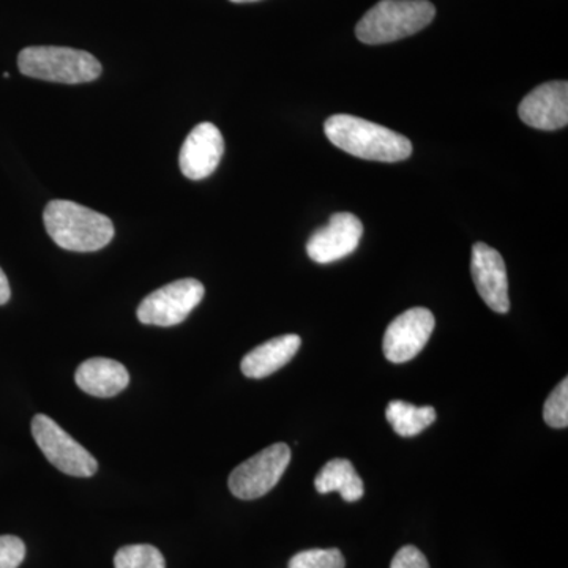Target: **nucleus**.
I'll return each instance as SVG.
<instances>
[{
  "label": "nucleus",
  "mask_w": 568,
  "mask_h": 568,
  "mask_svg": "<svg viewBox=\"0 0 568 568\" xmlns=\"http://www.w3.org/2000/svg\"><path fill=\"white\" fill-rule=\"evenodd\" d=\"M302 345L301 336L283 335L257 346L242 361V373L250 379H264L293 361Z\"/></svg>",
  "instance_id": "4468645a"
},
{
  "label": "nucleus",
  "mask_w": 568,
  "mask_h": 568,
  "mask_svg": "<svg viewBox=\"0 0 568 568\" xmlns=\"http://www.w3.org/2000/svg\"><path fill=\"white\" fill-rule=\"evenodd\" d=\"M315 487L321 495L338 491L346 503H357L364 497V481L355 473L353 463L345 458L328 462L317 474Z\"/></svg>",
  "instance_id": "2eb2a0df"
},
{
  "label": "nucleus",
  "mask_w": 568,
  "mask_h": 568,
  "mask_svg": "<svg viewBox=\"0 0 568 568\" xmlns=\"http://www.w3.org/2000/svg\"><path fill=\"white\" fill-rule=\"evenodd\" d=\"M390 568H429V564L420 549L407 545V547H403L396 552Z\"/></svg>",
  "instance_id": "412c9836"
},
{
  "label": "nucleus",
  "mask_w": 568,
  "mask_h": 568,
  "mask_svg": "<svg viewBox=\"0 0 568 568\" xmlns=\"http://www.w3.org/2000/svg\"><path fill=\"white\" fill-rule=\"evenodd\" d=\"M346 560L342 551L332 549H308L297 552L287 568H345Z\"/></svg>",
  "instance_id": "a211bd4d"
},
{
  "label": "nucleus",
  "mask_w": 568,
  "mask_h": 568,
  "mask_svg": "<svg viewBox=\"0 0 568 568\" xmlns=\"http://www.w3.org/2000/svg\"><path fill=\"white\" fill-rule=\"evenodd\" d=\"M435 17L428 0H381L358 21L355 36L365 44L392 43L420 32Z\"/></svg>",
  "instance_id": "7ed1b4c3"
},
{
  "label": "nucleus",
  "mask_w": 568,
  "mask_h": 568,
  "mask_svg": "<svg viewBox=\"0 0 568 568\" xmlns=\"http://www.w3.org/2000/svg\"><path fill=\"white\" fill-rule=\"evenodd\" d=\"M544 418L551 428H567L568 425V381H560L548 396L544 406Z\"/></svg>",
  "instance_id": "6ab92c4d"
},
{
  "label": "nucleus",
  "mask_w": 568,
  "mask_h": 568,
  "mask_svg": "<svg viewBox=\"0 0 568 568\" xmlns=\"http://www.w3.org/2000/svg\"><path fill=\"white\" fill-rule=\"evenodd\" d=\"M386 417L396 435L413 437L435 424L436 409L433 406L417 407L405 402H392L387 406Z\"/></svg>",
  "instance_id": "dca6fc26"
},
{
  "label": "nucleus",
  "mask_w": 568,
  "mask_h": 568,
  "mask_svg": "<svg viewBox=\"0 0 568 568\" xmlns=\"http://www.w3.org/2000/svg\"><path fill=\"white\" fill-rule=\"evenodd\" d=\"M364 235V224L349 212L334 213L325 226L313 233L306 244L310 260L316 264H331L349 256Z\"/></svg>",
  "instance_id": "1a4fd4ad"
},
{
  "label": "nucleus",
  "mask_w": 568,
  "mask_h": 568,
  "mask_svg": "<svg viewBox=\"0 0 568 568\" xmlns=\"http://www.w3.org/2000/svg\"><path fill=\"white\" fill-rule=\"evenodd\" d=\"M291 463V448L278 443L235 467L230 476L231 493L239 499L263 497L278 484Z\"/></svg>",
  "instance_id": "0eeeda50"
},
{
  "label": "nucleus",
  "mask_w": 568,
  "mask_h": 568,
  "mask_svg": "<svg viewBox=\"0 0 568 568\" xmlns=\"http://www.w3.org/2000/svg\"><path fill=\"white\" fill-rule=\"evenodd\" d=\"M518 114L526 125L544 132H555L567 126V81H552L538 85L519 103Z\"/></svg>",
  "instance_id": "9d476101"
},
{
  "label": "nucleus",
  "mask_w": 568,
  "mask_h": 568,
  "mask_svg": "<svg viewBox=\"0 0 568 568\" xmlns=\"http://www.w3.org/2000/svg\"><path fill=\"white\" fill-rule=\"evenodd\" d=\"M26 558V545L20 537L0 536V568H18Z\"/></svg>",
  "instance_id": "aec40b11"
},
{
  "label": "nucleus",
  "mask_w": 568,
  "mask_h": 568,
  "mask_svg": "<svg viewBox=\"0 0 568 568\" xmlns=\"http://www.w3.org/2000/svg\"><path fill=\"white\" fill-rule=\"evenodd\" d=\"M74 381L85 394L97 398H111L125 390L130 384V375L119 362L93 357L78 366Z\"/></svg>",
  "instance_id": "ddd939ff"
},
{
  "label": "nucleus",
  "mask_w": 568,
  "mask_h": 568,
  "mask_svg": "<svg viewBox=\"0 0 568 568\" xmlns=\"http://www.w3.org/2000/svg\"><path fill=\"white\" fill-rule=\"evenodd\" d=\"M32 436L48 462L67 476L88 478L99 470V463L91 452L85 450L51 417L44 414L33 417Z\"/></svg>",
  "instance_id": "39448f33"
},
{
  "label": "nucleus",
  "mask_w": 568,
  "mask_h": 568,
  "mask_svg": "<svg viewBox=\"0 0 568 568\" xmlns=\"http://www.w3.org/2000/svg\"><path fill=\"white\" fill-rule=\"evenodd\" d=\"M474 284L485 304L493 312L506 315L510 310L508 298V278L506 263L499 252L487 244L473 246V261H470Z\"/></svg>",
  "instance_id": "9b49d317"
},
{
  "label": "nucleus",
  "mask_w": 568,
  "mask_h": 568,
  "mask_svg": "<svg viewBox=\"0 0 568 568\" xmlns=\"http://www.w3.org/2000/svg\"><path fill=\"white\" fill-rule=\"evenodd\" d=\"M436 327V320L429 310H407L396 316L384 335V354L392 364H406L424 349Z\"/></svg>",
  "instance_id": "6e6552de"
},
{
  "label": "nucleus",
  "mask_w": 568,
  "mask_h": 568,
  "mask_svg": "<svg viewBox=\"0 0 568 568\" xmlns=\"http://www.w3.org/2000/svg\"><path fill=\"white\" fill-rule=\"evenodd\" d=\"M324 132L332 144L358 159L396 163L413 155V142L406 136L355 115H332L325 121Z\"/></svg>",
  "instance_id": "f257e3e1"
},
{
  "label": "nucleus",
  "mask_w": 568,
  "mask_h": 568,
  "mask_svg": "<svg viewBox=\"0 0 568 568\" xmlns=\"http://www.w3.org/2000/svg\"><path fill=\"white\" fill-rule=\"evenodd\" d=\"M24 77L36 80L82 84L102 74V63L89 52L62 47H29L18 55Z\"/></svg>",
  "instance_id": "20e7f679"
},
{
  "label": "nucleus",
  "mask_w": 568,
  "mask_h": 568,
  "mask_svg": "<svg viewBox=\"0 0 568 568\" xmlns=\"http://www.w3.org/2000/svg\"><path fill=\"white\" fill-rule=\"evenodd\" d=\"M115 568H166L159 548L152 545H129L115 552Z\"/></svg>",
  "instance_id": "f3484780"
},
{
  "label": "nucleus",
  "mask_w": 568,
  "mask_h": 568,
  "mask_svg": "<svg viewBox=\"0 0 568 568\" xmlns=\"http://www.w3.org/2000/svg\"><path fill=\"white\" fill-rule=\"evenodd\" d=\"M224 153L223 134L211 122L194 126L183 142L179 164L186 179L203 181L219 168Z\"/></svg>",
  "instance_id": "f8f14e48"
},
{
  "label": "nucleus",
  "mask_w": 568,
  "mask_h": 568,
  "mask_svg": "<svg viewBox=\"0 0 568 568\" xmlns=\"http://www.w3.org/2000/svg\"><path fill=\"white\" fill-rule=\"evenodd\" d=\"M231 2H234V3H248V2H256V0H231Z\"/></svg>",
  "instance_id": "5701e85b"
},
{
  "label": "nucleus",
  "mask_w": 568,
  "mask_h": 568,
  "mask_svg": "<svg viewBox=\"0 0 568 568\" xmlns=\"http://www.w3.org/2000/svg\"><path fill=\"white\" fill-rule=\"evenodd\" d=\"M204 294L203 283L197 280H178L149 294L138 306V320L145 325L173 327L190 316Z\"/></svg>",
  "instance_id": "423d86ee"
},
{
  "label": "nucleus",
  "mask_w": 568,
  "mask_h": 568,
  "mask_svg": "<svg viewBox=\"0 0 568 568\" xmlns=\"http://www.w3.org/2000/svg\"><path fill=\"white\" fill-rule=\"evenodd\" d=\"M10 283L7 275L3 274L2 268H0V305H6L7 302L10 301Z\"/></svg>",
  "instance_id": "4be33fe9"
},
{
  "label": "nucleus",
  "mask_w": 568,
  "mask_h": 568,
  "mask_svg": "<svg viewBox=\"0 0 568 568\" xmlns=\"http://www.w3.org/2000/svg\"><path fill=\"white\" fill-rule=\"evenodd\" d=\"M43 222L54 244L67 252H99L114 237V224L106 215L73 201H51Z\"/></svg>",
  "instance_id": "f03ea898"
}]
</instances>
